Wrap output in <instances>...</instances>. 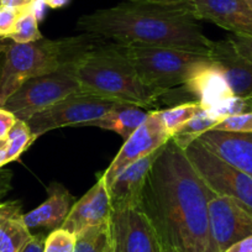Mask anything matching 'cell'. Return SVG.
<instances>
[{"label": "cell", "instance_id": "cell-18", "mask_svg": "<svg viewBox=\"0 0 252 252\" xmlns=\"http://www.w3.org/2000/svg\"><path fill=\"white\" fill-rule=\"evenodd\" d=\"M48 198L33 210L24 214V221L29 230L61 227L72 208L73 197L61 184H52L48 188Z\"/></svg>", "mask_w": 252, "mask_h": 252}, {"label": "cell", "instance_id": "cell-36", "mask_svg": "<svg viewBox=\"0 0 252 252\" xmlns=\"http://www.w3.org/2000/svg\"><path fill=\"white\" fill-rule=\"evenodd\" d=\"M46 4L43 3V0H33V3L31 4V10H32V13L35 14L36 19H37L38 21L42 20L43 15H45V11H46Z\"/></svg>", "mask_w": 252, "mask_h": 252}, {"label": "cell", "instance_id": "cell-15", "mask_svg": "<svg viewBox=\"0 0 252 252\" xmlns=\"http://www.w3.org/2000/svg\"><path fill=\"white\" fill-rule=\"evenodd\" d=\"M197 141L225 163L252 177V132L209 130Z\"/></svg>", "mask_w": 252, "mask_h": 252}, {"label": "cell", "instance_id": "cell-2", "mask_svg": "<svg viewBox=\"0 0 252 252\" xmlns=\"http://www.w3.org/2000/svg\"><path fill=\"white\" fill-rule=\"evenodd\" d=\"M189 3L162 5L123 0L118 5L82 15L77 29L119 45L173 47L208 55L212 40L200 28Z\"/></svg>", "mask_w": 252, "mask_h": 252}, {"label": "cell", "instance_id": "cell-24", "mask_svg": "<svg viewBox=\"0 0 252 252\" xmlns=\"http://www.w3.org/2000/svg\"><path fill=\"white\" fill-rule=\"evenodd\" d=\"M6 137H8L9 144V163L19 159V157H20L36 140L35 137H33V135L31 134V130L28 126V124H26V121L19 120V119H16L14 125L11 126V129L9 130V132L6 134Z\"/></svg>", "mask_w": 252, "mask_h": 252}, {"label": "cell", "instance_id": "cell-32", "mask_svg": "<svg viewBox=\"0 0 252 252\" xmlns=\"http://www.w3.org/2000/svg\"><path fill=\"white\" fill-rule=\"evenodd\" d=\"M45 239L41 235H32L20 252H43Z\"/></svg>", "mask_w": 252, "mask_h": 252}, {"label": "cell", "instance_id": "cell-9", "mask_svg": "<svg viewBox=\"0 0 252 252\" xmlns=\"http://www.w3.org/2000/svg\"><path fill=\"white\" fill-rule=\"evenodd\" d=\"M110 236L114 252H163L156 227L140 209L113 210Z\"/></svg>", "mask_w": 252, "mask_h": 252}, {"label": "cell", "instance_id": "cell-25", "mask_svg": "<svg viewBox=\"0 0 252 252\" xmlns=\"http://www.w3.org/2000/svg\"><path fill=\"white\" fill-rule=\"evenodd\" d=\"M42 37V33L38 29V20L30 6L23 9L16 21L15 30L10 36V40L16 43H29L41 40Z\"/></svg>", "mask_w": 252, "mask_h": 252}, {"label": "cell", "instance_id": "cell-41", "mask_svg": "<svg viewBox=\"0 0 252 252\" xmlns=\"http://www.w3.org/2000/svg\"><path fill=\"white\" fill-rule=\"evenodd\" d=\"M5 47H6V45H4V43H0V53H4Z\"/></svg>", "mask_w": 252, "mask_h": 252}, {"label": "cell", "instance_id": "cell-28", "mask_svg": "<svg viewBox=\"0 0 252 252\" xmlns=\"http://www.w3.org/2000/svg\"><path fill=\"white\" fill-rule=\"evenodd\" d=\"M213 130L234 132H252V113L229 116L220 121Z\"/></svg>", "mask_w": 252, "mask_h": 252}, {"label": "cell", "instance_id": "cell-26", "mask_svg": "<svg viewBox=\"0 0 252 252\" xmlns=\"http://www.w3.org/2000/svg\"><path fill=\"white\" fill-rule=\"evenodd\" d=\"M209 110L213 111L218 118L221 119V121L229 116L252 113V98L232 95L222 100L218 105L210 108Z\"/></svg>", "mask_w": 252, "mask_h": 252}, {"label": "cell", "instance_id": "cell-19", "mask_svg": "<svg viewBox=\"0 0 252 252\" xmlns=\"http://www.w3.org/2000/svg\"><path fill=\"white\" fill-rule=\"evenodd\" d=\"M31 236L19 203H0V252H20Z\"/></svg>", "mask_w": 252, "mask_h": 252}, {"label": "cell", "instance_id": "cell-5", "mask_svg": "<svg viewBox=\"0 0 252 252\" xmlns=\"http://www.w3.org/2000/svg\"><path fill=\"white\" fill-rule=\"evenodd\" d=\"M140 79L155 89L183 86L202 64L212 58L203 53L162 46L120 45Z\"/></svg>", "mask_w": 252, "mask_h": 252}, {"label": "cell", "instance_id": "cell-31", "mask_svg": "<svg viewBox=\"0 0 252 252\" xmlns=\"http://www.w3.org/2000/svg\"><path fill=\"white\" fill-rule=\"evenodd\" d=\"M16 121V118L9 110L0 108V137L6 136L11 126Z\"/></svg>", "mask_w": 252, "mask_h": 252}, {"label": "cell", "instance_id": "cell-3", "mask_svg": "<svg viewBox=\"0 0 252 252\" xmlns=\"http://www.w3.org/2000/svg\"><path fill=\"white\" fill-rule=\"evenodd\" d=\"M77 77L83 92L141 108L158 105L168 91L146 86L123 47L115 42H100L88 51L77 62Z\"/></svg>", "mask_w": 252, "mask_h": 252}, {"label": "cell", "instance_id": "cell-14", "mask_svg": "<svg viewBox=\"0 0 252 252\" xmlns=\"http://www.w3.org/2000/svg\"><path fill=\"white\" fill-rule=\"evenodd\" d=\"M164 145L149 156L139 159L124 169L109 186L113 210L140 209L146 179Z\"/></svg>", "mask_w": 252, "mask_h": 252}, {"label": "cell", "instance_id": "cell-42", "mask_svg": "<svg viewBox=\"0 0 252 252\" xmlns=\"http://www.w3.org/2000/svg\"><path fill=\"white\" fill-rule=\"evenodd\" d=\"M246 1H247V4L250 5V8L252 9V0H246Z\"/></svg>", "mask_w": 252, "mask_h": 252}, {"label": "cell", "instance_id": "cell-6", "mask_svg": "<svg viewBox=\"0 0 252 252\" xmlns=\"http://www.w3.org/2000/svg\"><path fill=\"white\" fill-rule=\"evenodd\" d=\"M78 61L68 63L55 72L26 81L6 100L3 108L19 120L28 121L35 114L50 108L63 98L83 92L77 77Z\"/></svg>", "mask_w": 252, "mask_h": 252}, {"label": "cell", "instance_id": "cell-37", "mask_svg": "<svg viewBox=\"0 0 252 252\" xmlns=\"http://www.w3.org/2000/svg\"><path fill=\"white\" fill-rule=\"evenodd\" d=\"M43 3L51 9H60L66 6L69 3V0H43Z\"/></svg>", "mask_w": 252, "mask_h": 252}, {"label": "cell", "instance_id": "cell-7", "mask_svg": "<svg viewBox=\"0 0 252 252\" xmlns=\"http://www.w3.org/2000/svg\"><path fill=\"white\" fill-rule=\"evenodd\" d=\"M120 101L79 92L35 114L26 124L33 137L37 139L46 132L66 126H91L92 123L103 118Z\"/></svg>", "mask_w": 252, "mask_h": 252}, {"label": "cell", "instance_id": "cell-8", "mask_svg": "<svg viewBox=\"0 0 252 252\" xmlns=\"http://www.w3.org/2000/svg\"><path fill=\"white\" fill-rule=\"evenodd\" d=\"M184 152L217 194L235 198L252 210V177L225 163L197 140Z\"/></svg>", "mask_w": 252, "mask_h": 252}, {"label": "cell", "instance_id": "cell-11", "mask_svg": "<svg viewBox=\"0 0 252 252\" xmlns=\"http://www.w3.org/2000/svg\"><path fill=\"white\" fill-rule=\"evenodd\" d=\"M168 132L166 131L157 110L150 111L147 120L140 126L139 129L124 142L120 151L116 154L115 158L101 174L106 186H110L114 179L125 168L134 162L149 156L152 152L161 149L163 145L171 140Z\"/></svg>", "mask_w": 252, "mask_h": 252}, {"label": "cell", "instance_id": "cell-27", "mask_svg": "<svg viewBox=\"0 0 252 252\" xmlns=\"http://www.w3.org/2000/svg\"><path fill=\"white\" fill-rule=\"evenodd\" d=\"M76 235L58 227L45 239L43 252H74Z\"/></svg>", "mask_w": 252, "mask_h": 252}, {"label": "cell", "instance_id": "cell-39", "mask_svg": "<svg viewBox=\"0 0 252 252\" xmlns=\"http://www.w3.org/2000/svg\"><path fill=\"white\" fill-rule=\"evenodd\" d=\"M163 252H181L178 249H176V247L171 246V245L168 244H164L163 242Z\"/></svg>", "mask_w": 252, "mask_h": 252}, {"label": "cell", "instance_id": "cell-40", "mask_svg": "<svg viewBox=\"0 0 252 252\" xmlns=\"http://www.w3.org/2000/svg\"><path fill=\"white\" fill-rule=\"evenodd\" d=\"M9 172H3V173H0V188H3L4 186H8V182H4V179H6V174Z\"/></svg>", "mask_w": 252, "mask_h": 252}, {"label": "cell", "instance_id": "cell-16", "mask_svg": "<svg viewBox=\"0 0 252 252\" xmlns=\"http://www.w3.org/2000/svg\"><path fill=\"white\" fill-rule=\"evenodd\" d=\"M209 56L224 73L234 95L252 98L251 61L242 57L227 38L213 41Z\"/></svg>", "mask_w": 252, "mask_h": 252}, {"label": "cell", "instance_id": "cell-29", "mask_svg": "<svg viewBox=\"0 0 252 252\" xmlns=\"http://www.w3.org/2000/svg\"><path fill=\"white\" fill-rule=\"evenodd\" d=\"M20 11L18 9L0 5V38H10L15 30Z\"/></svg>", "mask_w": 252, "mask_h": 252}, {"label": "cell", "instance_id": "cell-4", "mask_svg": "<svg viewBox=\"0 0 252 252\" xmlns=\"http://www.w3.org/2000/svg\"><path fill=\"white\" fill-rule=\"evenodd\" d=\"M100 42L103 38L87 32L60 40L42 37L29 43L11 41L6 45L0 64V108L26 81L81 60Z\"/></svg>", "mask_w": 252, "mask_h": 252}, {"label": "cell", "instance_id": "cell-12", "mask_svg": "<svg viewBox=\"0 0 252 252\" xmlns=\"http://www.w3.org/2000/svg\"><path fill=\"white\" fill-rule=\"evenodd\" d=\"M197 20H207L234 35L252 37V9L246 0H188Z\"/></svg>", "mask_w": 252, "mask_h": 252}, {"label": "cell", "instance_id": "cell-17", "mask_svg": "<svg viewBox=\"0 0 252 252\" xmlns=\"http://www.w3.org/2000/svg\"><path fill=\"white\" fill-rule=\"evenodd\" d=\"M183 87L194 101L205 109L213 108L234 95L224 73L212 60L197 68Z\"/></svg>", "mask_w": 252, "mask_h": 252}, {"label": "cell", "instance_id": "cell-30", "mask_svg": "<svg viewBox=\"0 0 252 252\" xmlns=\"http://www.w3.org/2000/svg\"><path fill=\"white\" fill-rule=\"evenodd\" d=\"M227 40L231 42L235 50L245 57L246 60L252 62V37L251 36H241V35H231L227 36Z\"/></svg>", "mask_w": 252, "mask_h": 252}, {"label": "cell", "instance_id": "cell-22", "mask_svg": "<svg viewBox=\"0 0 252 252\" xmlns=\"http://www.w3.org/2000/svg\"><path fill=\"white\" fill-rule=\"evenodd\" d=\"M200 109L202 105L198 101H188L168 109H161V110L157 109V114L166 131L168 132L169 136L173 137L190 119L199 113Z\"/></svg>", "mask_w": 252, "mask_h": 252}, {"label": "cell", "instance_id": "cell-21", "mask_svg": "<svg viewBox=\"0 0 252 252\" xmlns=\"http://www.w3.org/2000/svg\"><path fill=\"white\" fill-rule=\"evenodd\" d=\"M221 121V119L218 118L213 111L209 109H200L199 113L192 118L186 125L172 137L174 142L181 147L182 150H186L189 145L198 140L200 135L204 132L213 130L218 124Z\"/></svg>", "mask_w": 252, "mask_h": 252}, {"label": "cell", "instance_id": "cell-38", "mask_svg": "<svg viewBox=\"0 0 252 252\" xmlns=\"http://www.w3.org/2000/svg\"><path fill=\"white\" fill-rule=\"evenodd\" d=\"M150 3L162 4V5H181V4L187 3L188 0H146Z\"/></svg>", "mask_w": 252, "mask_h": 252}, {"label": "cell", "instance_id": "cell-10", "mask_svg": "<svg viewBox=\"0 0 252 252\" xmlns=\"http://www.w3.org/2000/svg\"><path fill=\"white\" fill-rule=\"evenodd\" d=\"M209 225L218 252L252 235V210L229 195L215 193L209 200Z\"/></svg>", "mask_w": 252, "mask_h": 252}, {"label": "cell", "instance_id": "cell-34", "mask_svg": "<svg viewBox=\"0 0 252 252\" xmlns=\"http://www.w3.org/2000/svg\"><path fill=\"white\" fill-rule=\"evenodd\" d=\"M32 3L33 0H0V5L9 6V8L18 9V10L29 8Z\"/></svg>", "mask_w": 252, "mask_h": 252}, {"label": "cell", "instance_id": "cell-20", "mask_svg": "<svg viewBox=\"0 0 252 252\" xmlns=\"http://www.w3.org/2000/svg\"><path fill=\"white\" fill-rule=\"evenodd\" d=\"M149 115L150 111H145L141 106L120 101L103 118L92 123L91 126L110 130L126 140L147 120Z\"/></svg>", "mask_w": 252, "mask_h": 252}, {"label": "cell", "instance_id": "cell-1", "mask_svg": "<svg viewBox=\"0 0 252 252\" xmlns=\"http://www.w3.org/2000/svg\"><path fill=\"white\" fill-rule=\"evenodd\" d=\"M215 192L173 140L164 145L150 171L140 210L162 242L181 252H218L209 225Z\"/></svg>", "mask_w": 252, "mask_h": 252}, {"label": "cell", "instance_id": "cell-23", "mask_svg": "<svg viewBox=\"0 0 252 252\" xmlns=\"http://www.w3.org/2000/svg\"><path fill=\"white\" fill-rule=\"evenodd\" d=\"M111 246L110 220L105 224L88 227L76 235L74 252H108Z\"/></svg>", "mask_w": 252, "mask_h": 252}, {"label": "cell", "instance_id": "cell-35", "mask_svg": "<svg viewBox=\"0 0 252 252\" xmlns=\"http://www.w3.org/2000/svg\"><path fill=\"white\" fill-rule=\"evenodd\" d=\"M8 137H0V168L9 163L8 159Z\"/></svg>", "mask_w": 252, "mask_h": 252}, {"label": "cell", "instance_id": "cell-33", "mask_svg": "<svg viewBox=\"0 0 252 252\" xmlns=\"http://www.w3.org/2000/svg\"><path fill=\"white\" fill-rule=\"evenodd\" d=\"M224 252H252V235L235 242Z\"/></svg>", "mask_w": 252, "mask_h": 252}, {"label": "cell", "instance_id": "cell-43", "mask_svg": "<svg viewBox=\"0 0 252 252\" xmlns=\"http://www.w3.org/2000/svg\"><path fill=\"white\" fill-rule=\"evenodd\" d=\"M108 252H114V251H113V247H111V246H110V249H109V250H108Z\"/></svg>", "mask_w": 252, "mask_h": 252}, {"label": "cell", "instance_id": "cell-13", "mask_svg": "<svg viewBox=\"0 0 252 252\" xmlns=\"http://www.w3.org/2000/svg\"><path fill=\"white\" fill-rule=\"evenodd\" d=\"M111 208L109 188L103 177L79 200L72 205L66 220L61 227L73 235L95 225L105 224L110 220Z\"/></svg>", "mask_w": 252, "mask_h": 252}]
</instances>
